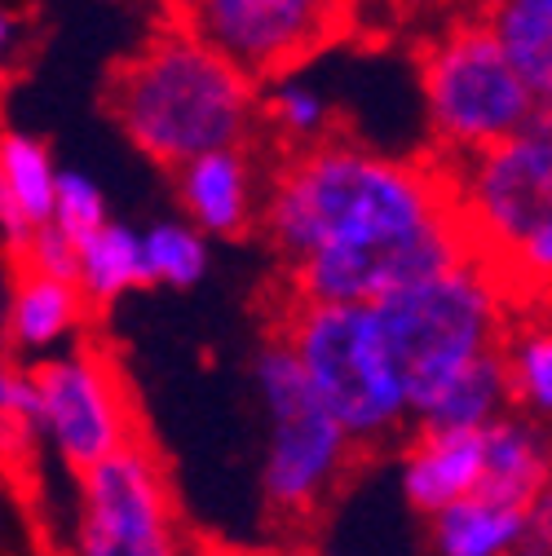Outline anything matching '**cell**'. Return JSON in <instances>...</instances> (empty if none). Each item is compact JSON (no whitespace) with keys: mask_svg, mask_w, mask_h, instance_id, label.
Instances as JSON below:
<instances>
[{"mask_svg":"<svg viewBox=\"0 0 552 556\" xmlns=\"http://www.w3.org/2000/svg\"><path fill=\"white\" fill-rule=\"evenodd\" d=\"M372 309L393 354L411 425L425 420L429 406L451 389L464 367L504 344L500 283L477 256H464L460 265Z\"/></svg>","mask_w":552,"mask_h":556,"instance_id":"3957f363","label":"cell"},{"mask_svg":"<svg viewBox=\"0 0 552 556\" xmlns=\"http://www.w3.org/2000/svg\"><path fill=\"white\" fill-rule=\"evenodd\" d=\"M402 500L425 521L468 495H477L481 481V433L464 429H416V438L402 451Z\"/></svg>","mask_w":552,"mask_h":556,"instance_id":"4fadbf2b","label":"cell"},{"mask_svg":"<svg viewBox=\"0 0 552 556\" xmlns=\"http://www.w3.org/2000/svg\"><path fill=\"white\" fill-rule=\"evenodd\" d=\"M177 173V199L186 207L190 226L203 239H235L248 235L252 222L261 217L256 199V168L243 147L235 151H209Z\"/></svg>","mask_w":552,"mask_h":556,"instance_id":"8fae6325","label":"cell"},{"mask_svg":"<svg viewBox=\"0 0 552 556\" xmlns=\"http://www.w3.org/2000/svg\"><path fill=\"white\" fill-rule=\"evenodd\" d=\"M66 556H190L168 468L147 438L76 472Z\"/></svg>","mask_w":552,"mask_h":556,"instance_id":"9c48e42d","label":"cell"},{"mask_svg":"<svg viewBox=\"0 0 552 556\" xmlns=\"http://www.w3.org/2000/svg\"><path fill=\"white\" fill-rule=\"evenodd\" d=\"M491 31H539L552 36V0H495L487 14Z\"/></svg>","mask_w":552,"mask_h":556,"instance_id":"d4e9b609","label":"cell"},{"mask_svg":"<svg viewBox=\"0 0 552 556\" xmlns=\"http://www.w3.org/2000/svg\"><path fill=\"white\" fill-rule=\"evenodd\" d=\"M89 318V301L80 296L76 283L66 278H45L32 269L14 274V288L5 301V318H0V340H5V354L14 358H53L66 344L80 336Z\"/></svg>","mask_w":552,"mask_h":556,"instance_id":"7c38bea8","label":"cell"},{"mask_svg":"<svg viewBox=\"0 0 552 556\" xmlns=\"http://www.w3.org/2000/svg\"><path fill=\"white\" fill-rule=\"evenodd\" d=\"M460 164L451 199L468 248H487L522 283H552V128L530 124Z\"/></svg>","mask_w":552,"mask_h":556,"instance_id":"5b68a950","label":"cell"},{"mask_svg":"<svg viewBox=\"0 0 552 556\" xmlns=\"http://www.w3.org/2000/svg\"><path fill=\"white\" fill-rule=\"evenodd\" d=\"M323 402L359 451L385 446L411 425L402 380L372 305H292L279 331Z\"/></svg>","mask_w":552,"mask_h":556,"instance_id":"277c9868","label":"cell"},{"mask_svg":"<svg viewBox=\"0 0 552 556\" xmlns=\"http://www.w3.org/2000/svg\"><path fill=\"white\" fill-rule=\"evenodd\" d=\"M58 164L40 137L23 128L0 132V243L10 256H23L36 226L49 222Z\"/></svg>","mask_w":552,"mask_h":556,"instance_id":"9a60e30c","label":"cell"},{"mask_svg":"<svg viewBox=\"0 0 552 556\" xmlns=\"http://www.w3.org/2000/svg\"><path fill=\"white\" fill-rule=\"evenodd\" d=\"M76 288L89 305H111L133 288H147L142 235L120 222H106L98 235L76 243Z\"/></svg>","mask_w":552,"mask_h":556,"instance_id":"ac0fdd59","label":"cell"},{"mask_svg":"<svg viewBox=\"0 0 552 556\" xmlns=\"http://www.w3.org/2000/svg\"><path fill=\"white\" fill-rule=\"evenodd\" d=\"M252 380L269 425L261 459V495L269 513H279L284 521H305L331 500L359 446L323 410L284 336H269L256 350Z\"/></svg>","mask_w":552,"mask_h":556,"instance_id":"8992f818","label":"cell"},{"mask_svg":"<svg viewBox=\"0 0 552 556\" xmlns=\"http://www.w3.org/2000/svg\"><path fill=\"white\" fill-rule=\"evenodd\" d=\"M27 376L32 429L72 477L147 438L133 389L98 340L66 344L62 354L32 363Z\"/></svg>","mask_w":552,"mask_h":556,"instance_id":"ba28073f","label":"cell"},{"mask_svg":"<svg viewBox=\"0 0 552 556\" xmlns=\"http://www.w3.org/2000/svg\"><path fill=\"white\" fill-rule=\"evenodd\" d=\"M111 222L106 213V194L89 173L76 168H58L53 181V207H49V226L62 230L72 243H85L89 235H98Z\"/></svg>","mask_w":552,"mask_h":556,"instance_id":"44dd1931","label":"cell"},{"mask_svg":"<svg viewBox=\"0 0 552 556\" xmlns=\"http://www.w3.org/2000/svg\"><path fill=\"white\" fill-rule=\"evenodd\" d=\"M425 111L438 147L473 160L535 124V102L487 18L447 31L421 66Z\"/></svg>","mask_w":552,"mask_h":556,"instance_id":"52a82bcc","label":"cell"},{"mask_svg":"<svg viewBox=\"0 0 552 556\" xmlns=\"http://www.w3.org/2000/svg\"><path fill=\"white\" fill-rule=\"evenodd\" d=\"M344 0H173V18L243 80H284L340 27Z\"/></svg>","mask_w":552,"mask_h":556,"instance_id":"30bf717a","label":"cell"},{"mask_svg":"<svg viewBox=\"0 0 552 556\" xmlns=\"http://www.w3.org/2000/svg\"><path fill=\"white\" fill-rule=\"evenodd\" d=\"M23 269L32 274H45V278H66V283H76V243L66 239L62 230H53L49 222L32 230L27 248H23Z\"/></svg>","mask_w":552,"mask_h":556,"instance_id":"cb8c5ba5","label":"cell"},{"mask_svg":"<svg viewBox=\"0 0 552 556\" xmlns=\"http://www.w3.org/2000/svg\"><path fill=\"white\" fill-rule=\"evenodd\" d=\"M147 288H195L209 274V239L186 222H160L142 235Z\"/></svg>","mask_w":552,"mask_h":556,"instance_id":"ffe728a7","label":"cell"},{"mask_svg":"<svg viewBox=\"0 0 552 556\" xmlns=\"http://www.w3.org/2000/svg\"><path fill=\"white\" fill-rule=\"evenodd\" d=\"M513 410V393H509V367H504V350L481 354L473 367H464L451 389L429 406V415L416 429H464V433H481L487 425H495L500 415Z\"/></svg>","mask_w":552,"mask_h":556,"instance_id":"e0dca14e","label":"cell"},{"mask_svg":"<svg viewBox=\"0 0 552 556\" xmlns=\"http://www.w3.org/2000/svg\"><path fill=\"white\" fill-rule=\"evenodd\" d=\"M522 526H526V508L468 495L429 517L425 547L429 556H513Z\"/></svg>","mask_w":552,"mask_h":556,"instance_id":"2e32d148","label":"cell"},{"mask_svg":"<svg viewBox=\"0 0 552 556\" xmlns=\"http://www.w3.org/2000/svg\"><path fill=\"white\" fill-rule=\"evenodd\" d=\"M548 481H552V433L543 425L526 420L522 410H509L495 425L481 429V481H477L481 500L530 508Z\"/></svg>","mask_w":552,"mask_h":556,"instance_id":"5bb4252c","label":"cell"},{"mask_svg":"<svg viewBox=\"0 0 552 556\" xmlns=\"http://www.w3.org/2000/svg\"><path fill=\"white\" fill-rule=\"evenodd\" d=\"M106 111L147 160L181 168L209 151L248 147L256 85L173 23L115 62Z\"/></svg>","mask_w":552,"mask_h":556,"instance_id":"7a4b0ae2","label":"cell"},{"mask_svg":"<svg viewBox=\"0 0 552 556\" xmlns=\"http://www.w3.org/2000/svg\"><path fill=\"white\" fill-rule=\"evenodd\" d=\"M513 556H552V481L526 508V526H522V539H517Z\"/></svg>","mask_w":552,"mask_h":556,"instance_id":"484cf974","label":"cell"},{"mask_svg":"<svg viewBox=\"0 0 552 556\" xmlns=\"http://www.w3.org/2000/svg\"><path fill=\"white\" fill-rule=\"evenodd\" d=\"M36 429L27 415H0V464L14 468V464H27L32 451H36Z\"/></svg>","mask_w":552,"mask_h":556,"instance_id":"4316f807","label":"cell"},{"mask_svg":"<svg viewBox=\"0 0 552 556\" xmlns=\"http://www.w3.org/2000/svg\"><path fill=\"white\" fill-rule=\"evenodd\" d=\"M504 45L509 62L517 66V76L535 102V124L552 128V36L539 31H495Z\"/></svg>","mask_w":552,"mask_h":556,"instance_id":"603a6c76","label":"cell"},{"mask_svg":"<svg viewBox=\"0 0 552 556\" xmlns=\"http://www.w3.org/2000/svg\"><path fill=\"white\" fill-rule=\"evenodd\" d=\"M509 367L513 410L535 425H552V327H526L500 344Z\"/></svg>","mask_w":552,"mask_h":556,"instance_id":"d6986e66","label":"cell"},{"mask_svg":"<svg viewBox=\"0 0 552 556\" xmlns=\"http://www.w3.org/2000/svg\"><path fill=\"white\" fill-rule=\"evenodd\" d=\"M460 222L451 186L393 155L323 137L269 181L261 226L288 265L318 252H372Z\"/></svg>","mask_w":552,"mask_h":556,"instance_id":"6da1fadb","label":"cell"},{"mask_svg":"<svg viewBox=\"0 0 552 556\" xmlns=\"http://www.w3.org/2000/svg\"><path fill=\"white\" fill-rule=\"evenodd\" d=\"M265 119L284 137H292V142L314 147V142H323V132L331 124V106L314 85L284 76V80H274V89L265 98Z\"/></svg>","mask_w":552,"mask_h":556,"instance_id":"7402d4cb","label":"cell"},{"mask_svg":"<svg viewBox=\"0 0 552 556\" xmlns=\"http://www.w3.org/2000/svg\"><path fill=\"white\" fill-rule=\"evenodd\" d=\"M14 45H18V27H14V14H10L5 5H0V66L10 62Z\"/></svg>","mask_w":552,"mask_h":556,"instance_id":"83f0119b","label":"cell"}]
</instances>
